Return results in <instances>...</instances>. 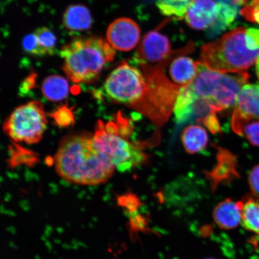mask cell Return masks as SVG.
I'll use <instances>...</instances> for the list:
<instances>
[{
	"label": "cell",
	"mask_w": 259,
	"mask_h": 259,
	"mask_svg": "<svg viewBox=\"0 0 259 259\" xmlns=\"http://www.w3.org/2000/svg\"><path fill=\"white\" fill-rule=\"evenodd\" d=\"M170 53L169 38L155 30L145 35L138 47L134 61L138 64H158Z\"/></svg>",
	"instance_id": "cell-10"
},
{
	"label": "cell",
	"mask_w": 259,
	"mask_h": 259,
	"mask_svg": "<svg viewBox=\"0 0 259 259\" xmlns=\"http://www.w3.org/2000/svg\"><path fill=\"white\" fill-rule=\"evenodd\" d=\"M218 163L213 169L206 173L207 178L211 184L212 192H214L220 184L229 183L239 177L236 169V158L225 149L219 148Z\"/></svg>",
	"instance_id": "cell-13"
},
{
	"label": "cell",
	"mask_w": 259,
	"mask_h": 259,
	"mask_svg": "<svg viewBox=\"0 0 259 259\" xmlns=\"http://www.w3.org/2000/svg\"><path fill=\"white\" fill-rule=\"evenodd\" d=\"M147 89L144 73L127 62L113 70L103 85V93L109 101L135 109L143 99Z\"/></svg>",
	"instance_id": "cell-7"
},
{
	"label": "cell",
	"mask_w": 259,
	"mask_h": 259,
	"mask_svg": "<svg viewBox=\"0 0 259 259\" xmlns=\"http://www.w3.org/2000/svg\"><path fill=\"white\" fill-rule=\"evenodd\" d=\"M187 54H180L171 61L169 75L171 81L176 85L183 87L190 85L198 73V64Z\"/></svg>",
	"instance_id": "cell-14"
},
{
	"label": "cell",
	"mask_w": 259,
	"mask_h": 259,
	"mask_svg": "<svg viewBox=\"0 0 259 259\" xmlns=\"http://www.w3.org/2000/svg\"><path fill=\"white\" fill-rule=\"evenodd\" d=\"M22 45L24 51L29 54L39 57L47 55L46 51L41 47L37 35L34 32L26 35L22 41Z\"/></svg>",
	"instance_id": "cell-24"
},
{
	"label": "cell",
	"mask_w": 259,
	"mask_h": 259,
	"mask_svg": "<svg viewBox=\"0 0 259 259\" xmlns=\"http://www.w3.org/2000/svg\"><path fill=\"white\" fill-rule=\"evenodd\" d=\"M190 0H157L156 5L162 14L177 19L185 18Z\"/></svg>",
	"instance_id": "cell-22"
},
{
	"label": "cell",
	"mask_w": 259,
	"mask_h": 259,
	"mask_svg": "<svg viewBox=\"0 0 259 259\" xmlns=\"http://www.w3.org/2000/svg\"><path fill=\"white\" fill-rule=\"evenodd\" d=\"M218 14L219 5L214 0H190L184 19L191 28L203 30L213 27Z\"/></svg>",
	"instance_id": "cell-12"
},
{
	"label": "cell",
	"mask_w": 259,
	"mask_h": 259,
	"mask_svg": "<svg viewBox=\"0 0 259 259\" xmlns=\"http://www.w3.org/2000/svg\"><path fill=\"white\" fill-rule=\"evenodd\" d=\"M169 63V60L165 58L155 66L138 64L144 73L147 89L135 109L157 125L163 124L169 118L181 89L168 78L164 72Z\"/></svg>",
	"instance_id": "cell-5"
},
{
	"label": "cell",
	"mask_w": 259,
	"mask_h": 259,
	"mask_svg": "<svg viewBox=\"0 0 259 259\" xmlns=\"http://www.w3.org/2000/svg\"><path fill=\"white\" fill-rule=\"evenodd\" d=\"M115 55L108 41L98 37L77 38L60 51L64 72L74 83H89L96 79Z\"/></svg>",
	"instance_id": "cell-2"
},
{
	"label": "cell",
	"mask_w": 259,
	"mask_h": 259,
	"mask_svg": "<svg viewBox=\"0 0 259 259\" xmlns=\"http://www.w3.org/2000/svg\"><path fill=\"white\" fill-rule=\"evenodd\" d=\"M213 218L220 228L231 230L236 228L241 222V201L235 202L227 199L219 203L213 209Z\"/></svg>",
	"instance_id": "cell-15"
},
{
	"label": "cell",
	"mask_w": 259,
	"mask_h": 259,
	"mask_svg": "<svg viewBox=\"0 0 259 259\" xmlns=\"http://www.w3.org/2000/svg\"><path fill=\"white\" fill-rule=\"evenodd\" d=\"M246 45L251 51H259V30L250 28L245 31Z\"/></svg>",
	"instance_id": "cell-28"
},
{
	"label": "cell",
	"mask_w": 259,
	"mask_h": 259,
	"mask_svg": "<svg viewBox=\"0 0 259 259\" xmlns=\"http://www.w3.org/2000/svg\"><path fill=\"white\" fill-rule=\"evenodd\" d=\"M255 72H256V75L259 80V56L257 58L256 63H255Z\"/></svg>",
	"instance_id": "cell-32"
},
{
	"label": "cell",
	"mask_w": 259,
	"mask_h": 259,
	"mask_svg": "<svg viewBox=\"0 0 259 259\" xmlns=\"http://www.w3.org/2000/svg\"><path fill=\"white\" fill-rule=\"evenodd\" d=\"M63 23L71 31H85L92 27L93 19L88 8L83 5L69 6L65 11Z\"/></svg>",
	"instance_id": "cell-16"
},
{
	"label": "cell",
	"mask_w": 259,
	"mask_h": 259,
	"mask_svg": "<svg viewBox=\"0 0 259 259\" xmlns=\"http://www.w3.org/2000/svg\"><path fill=\"white\" fill-rule=\"evenodd\" d=\"M241 202V223L244 228L259 236V202L248 197Z\"/></svg>",
	"instance_id": "cell-20"
},
{
	"label": "cell",
	"mask_w": 259,
	"mask_h": 259,
	"mask_svg": "<svg viewBox=\"0 0 259 259\" xmlns=\"http://www.w3.org/2000/svg\"><path fill=\"white\" fill-rule=\"evenodd\" d=\"M259 121V85L247 83L243 87L233 113L231 125L242 136L243 127L250 121Z\"/></svg>",
	"instance_id": "cell-9"
},
{
	"label": "cell",
	"mask_w": 259,
	"mask_h": 259,
	"mask_svg": "<svg viewBox=\"0 0 259 259\" xmlns=\"http://www.w3.org/2000/svg\"><path fill=\"white\" fill-rule=\"evenodd\" d=\"M248 183L252 193L255 197H259V164L250 171Z\"/></svg>",
	"instance_id": "cell-29"
},
{
	"label": "cell",
	"mask_w": 259,
	"mask_h": 259,
	"mask_svg": "<svg viewBox=\"0 0 259 259\" xmlns=\"http://www.w3.org/2000/svg\"><path fill=\"white\" fill-rule=\"evenodd\" d=\"M181 139L187 153L192 154L205 150L208 142L205 128L197 125H189L184 129Z\"/></svg>",
	"instance_id": "cell-18"
},
{
	"label": "cell",
	"mask_w": 259,
	"mask_h": 259,
	"mask_svg": "<svg viewBox=\"0 0 259 259\" xmlns=\"http://www.w3.org/2000/svg\"><path fill=\"white\" fill-rule=\"evenodd\" d=\"M120 202L122 206L127 208L129 212H135L141 205L140 200L138 197L131 194L121 197Z\"/></svg>",
	"instance_id": "cell-30"
},
{
	"label": "cell",
	"mask_w": 259,
	"mask_h": 259,
	"mask_svg": "<svg viewBox=\"0 0 259 259\" xmlns=\"http://www.w3.org/2000/svg\"><path fill=\"white\" fill-rule=\"evenodd\" d=\"M93 138L97 148L109 157L119 171L131 170L146 160V155L141 149L125 138L114 123L105 124L98 121Z\"/></svg>",
	"instance_id": "cell-6"
},
{
	"label": "cell",
	"mask_w": 259,
	"mask_h": 259,
	"mask_svg": "<svg viewBox=\"0 0 259 259\" xmlns=\"http://www.w3.org/2000/svg\"><path fill=\"white\" fill-rule=\"evenodd\" d=\"M205 259H215V258H205Z\"/></svg>",
	"instance_id": "cell-33"
},
{
	"label": "cell",
	"mask_w": 259,
	"mask_h": 259,
	"mask_svg": "<svg viewBox=\"0 0 259 259\" xmlns=\"http://www.w3.org/2000/svg\"><path fill=\"white\" fill-rule=\"evenodd\" d=\"M47 123L44 105L32 101L15 109L6 119L3 129L15 142L34 144L43 137Z\"/></svg>",
	"instance_id": "cell-8"
},
{
	"label": "cell",
	"mask_w": 259,
	"mask_h": 259,
	"mask_svg": "<svg viewBox=\"0 0 259 259\" xmlns=\"http://www.w3.org/2000/svg\"><path fill=\"white\" fill-rule=\"evenodd\" d=\"M244 135L250 143L259 147V121H250L243 127L242 136Z\"/></svg>",
	"instance_id": "cell-25"
},
{
	"label": "cell",
	"mask_w": 259,
	"mask_h": 259,
	"mask_svg": "<svg viewBox=\"0 0 259 259\" xmlns=\"http://www.w3.org/2000/svg\"><path fill=\"white\" fill-rule=\"evenodd\" d=\"M198 73L189 86L197 99L208 104L217 113L235 106L243 87L247 84V72L228 74L212 71L200 61Z\"/></svg>",
	"instance_id": "cell-4"
},
{
	"label": "cell",
	"mask_w": 259,
	"mask_h": 259,
	"mask_svg": "<svg viewBox=\"0 0 259 259\" xmlns=\"http://www.w3.org/2000/svg\"><path fill=\"white\" fill-rule=\"evenodd\" d=\"M197 100L189 85L181 87L174 109L178 124L187 122L192 117Z\"/></svg>",
	"instance_id": "cell-17"
},
{
	"label": "cell",
	"mask_w": 259,
	"mask_h": 259,
	"mask_svg": "<svg viewBox=\"0 0 259 259\" xmlns=\"http://www.w3.org/2000/svg\"><path fill=\"white\" fill-rule=\"evenodd\" d=\"M140 35V28L137 22L127 18L113 21L106 32L107 41L110 45L121 51H131L137 46Z\"/></svg>",
	"instance_id": "cell-11"
},
{
	"label": "cell",
	"mask_w": 259,
	"mask_h": 259,
	"mask_svg": "<svg viewBox=\"0 0 259 259\" xmlns=\"http://www.w3.org/2000/svg\"><path fill=\"white\" fill-rule=\"evenodd\" d=\"M246 29L238 27L214 41L204 45L200 62L208 69L220 73L244 72L254 63L259 51H251L245 42Z\"/></svg>",
	"instance_id": "cell-3"
},
{
	"label": "cell",
	"mask_w": 259,
	"mask_h": 259,
	"mask_svg": "<svg viewBox=\"0 0 259 259\" xmlns=\"http://www.w3.org/2000/svg\"><path fill=\"white\" fill-rule=\"evenodd\" d=\"M240 13L248 21L259 24V0H251Z\"/></svg>",
	"instance_id": "cell-26"
},
{
	"label": "cell",
	"mask_w": 259,
	"mask_h": 259,
	"mask_svg": "<svg viewBox=\"0 0 259 259\" xmlns=\"http://www.w3.org/2000/svg\"><path fill=\"white\" fill-rule=\"evenodd\" d=\"M218 5V19L212 27L215 32H221L231 25L237 17L238 12V5L235 4L232 0L231 2H220Z\"/></svg>",
	"instance_id": "cell-21"
},
{
	"label": "cell",
	"mask_w": 259,
	"mask_h": 259,
	"mask_svg": "<svg viewBox=\"0 0 259 259\" xmlns=\"http://www.w3.org/2000/svg\"><path fill=\"white\" fill-rule=\"evenodd\" d=\"M44 96L51 102H60L66 98L69 92V85L64 77L53 75L47 77L41 87Z\"/></svg>",
	"instance_id": "cell-19"
},
{
	"label": "cell",
	"mask_w": 259,
	"mask_h": 259,
	"mask_svg": "<svg viewBox=\"0 0 259 259\" xmlns=\"http://www.w3.org/2000/svg\"><path fill=\"white\" fill-rule=\"evenodd\" d=\"M41 47L46 51L47 55H53L56 50L57 38L50 29L40 27L34 31Z\"/></svg>",
	"instance_id": "cell-23"
},
{
	"label": "cell",
	"mask_w": 259,
	"mask_h": 259,
	"mask_svg": "<svg viewBox=\"0 0 259 259\" xmlns=\"http://www.w3.org/2000/svg\"><path fill=\"white\" fill-rule=\"evenodd\" d=\"M54 164L64 180L82 186L106 183L115 169L109 157L97 148L93 137L84 134L67 136L61 141Z\"/></svg>",
	"instance_id": "cell-1"
},
{
	"label": "cell",
	"mask_w": 259,
	"mask_h": 259,
	"mask_svg": "<svg viewBox=\"0 0 259 259\" xmlns=\"http://www.w3.org/2000/svg\"><path fill=\"white\" fill-rule=\"evenodd\" d=\"M238 6H245L247 4L248 0H232Z\"/></svg>",
	"instance_id": "cell-31"
},
{
	"label": "cell",
	"mask_w": 259,
	"mask_h": 259,
	"mask_svg": "<svg viewBox=\"0 0 259 259\" xmlns=\"http://www.w3.org/2000/svg\"><path fill=\"white\" fill-rule=\"evenodd\" d=\"M197 122L202 123L213 134L221 132V126L217 116V112L214 111H210Z\"/></svg>",
	"instance_id": "cell-27"
}]
</instances>
